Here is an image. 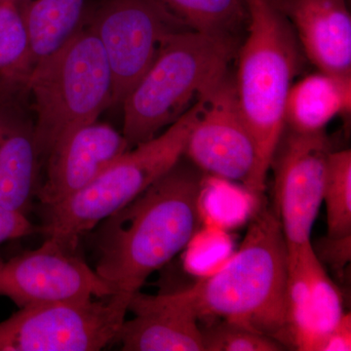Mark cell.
<instances>
[{
    "mask_svg": "<svg viewBox=\"0 0 351 351\" xmlns=\"http://www.w3.org/2000/svg\"><path fill=\"white\" fill-rule=\"evenodd\" d=\"M287 252L288 343L299 350L328 351L345 316L341 293L313 245Z\"/></svg>",
    "mask_w": 351,
    "mask_h": 351,
    "instance_id": "4fadbf2b",
    "label": "cell"
},
{
    "mask_svg": "<svg viewBox=\"0 0 351 351\" xmlns=\"http://www.w3.org/2000/svg\"><path fill=\"white\" fill-rule=\"evenodd\" d=\"M184 161L100 223L96 270L115 294L132 297L184 250L199 228L205 181Z\"/></svg>",
    "mask_w": 351,
    "mask_h": 351,
    "instance_id": "6da1fadb",
    "label": "cell"
},
{
    "mask_svg": "<svg viewBox=\"0 0 351 351\" xmlns=\"http://www.w3.org/2000/svg\"><path fill=\"white\" fill-rule=\"evenodd\" d=\"M204 351H280L286 350L276 339L234 323L221 320L202 330Z\"/></svg>",
    "mask_w": 351,
    "mask_h": 351,
    "instance_id": "7402d4cb",
    "label": "cell"
},
{
    "mask_svg": "<svg viewBox=\"0 0 351 351\" xmlns=\"http://www.w3.org/2000/svg\"><path fill=\"white\" fill-rule=\"evenodd\" d=\"M75 249L51 237L34 250L0 263V295L19 308L115 294Z\"/></svg>",
    "mask_w": 351,
    "mask_h": 351,
    "instance_id": "8fae6325",
    "label": "cell"
},
{
    "mask_svg": "<svg viewBox=\"0 0 351 351\" xmlns=\"http://www.w3.org/2000/svg\"><path fill=\"white\" fill-rule=\"evenodd\" d=\"M85 0H23L31 68L59 48L83 22Z\"/></svg>",
    "mask_w": 351,
    "mask_h": 351,
    "instance_id": "ac0fdd59",
    "label": "cell"
},
{
    "mask_svg": "<svg viewBox=\"0 0 351 351\" xmlns=\"http://www.w3.org/2000/svg\"><path fill=\"white\" fill-rule=\"evenodd\" d=\"M41 159L69 134L113 105L112 77L103 46L87 22L32 66L25 80Z\"/></svg>",
    "mask_w": 351,
    "mask_h": 351,
    "instance_id": "5b68a950",
    "label": "cell"
},
{
    "mask_svg": "<svg viewBox=\"0 0 351 351\" xmlns=\"http://www.w3.org/2000/svg\"><path fill=\"white\" fill-rule=\"evenodd\" d=\"M115 341L124 351H204L200 317L189 288L156 295H132Z\"/></svg>",
    "mask_w": 351,
    "mask_h": 351,
    "instance_id": "9a60e30c",
    "label": "cell"
},
{
    "mask_svg": "<svg viewBox=\"0 0 351 351\" xmlns=\"http://www.w3.org/2000/svg\"><path fill=\"white\" fill-rule=\"evenodd\" d=\"M351 110V77L313 73L293 83L286 103V125L291 130L313 133Z\"/></svg>",
    "mask_w": 351,
    "mask_h": 351,
    "instance_id": "e0dca14e",
    "label": "cell"
},
{
    "mask_svg": "<svg viewBox=\"0 0 351 351\" xmlns=\"http://www.w3.org/2000/svg\"><path fill=\"white\" fill-rule=\"evenodd\" d=\"M25 80L0 75V205L27 215L38 195L43 159Z\"/></svg>",
    "mask_w": 351,
    "mask_h": 351,
    "instance_id": "7c38bea8",
    "label": "cell"
},
{
    "mask_svg": "<svg viewBox=\"0 0 351 351\" xmlns=\"http://www.w3.org/2000/svg\"><path fill=\"white\" fill-rule=\"evenodd\" d=\"M189 290L200 319L221 318L288 343L287 244L274 209H258L237 253Z\"/></svg>",
    "mask_w": 351,
    "mask_h": 351,
    "instance_id": "7a4b0ae2",
    "label": "cell"
},
{
    "mask_svg": "<svg viewBox=\"0 0 351 351\" xmlns=\"http://www.w3.org/2000/svg\"><path fill=\"white\" fill-rule=\"evenodd\" d=\"M87 23L110 66L112 106L122 105L168 36L189 29L154 0H103Z\"/></svg>",
    "mask_w": 351,
    "mask_h": 351,
    "instance_id": "ba28073f",
    "label": "cell"
},
{
    "mask_svg": "<svg viewBox=\"0 0 351 351\" xmlns=\"http://www.w3.org/2000/svg\"><path fill=\"white\" fill-rule=\"evenodd\" d=\"M191 110L152 140L132 147L93 182L59 204L46 207L44 232L75 249L80 237L137 198L184 157L201 107Z\"/></svg>",
    "mask_w": 351,
    "mask_h": 351,
    "instance_id": "8992f818",
    "label": "cell"
},
{
    "mask_svg": "<svg viewBox=\"0 0 351 351\" xmlns=\"http://www.w3.org/2000/svg\"><path fill=\"white\" fill-rule=\"evenodd\" d=\"M323 202L328 239H351V152H331L328 158Z\"/></svg>",
    "mask_w": 351,
    "mask_h": 351,
    "instance_id": "ffe728a7",
    "label": "cell"
},
{
    "mask_svg": "<svg viewBox=\"0 0 351 351\" xmlns=\"http://www.w3.org/2000/svg\"><path fill=\"white\" fill-rule=\"evenodd\" d=\"M247 36L239 46L234 76L240 110L256 149V165L244 188L260 202L279 142L285 132L289 92L302 66L292 25L274 0H245Z\"/></svg>",
    "mask_w": 351,
    "mask_h": 351,
    "instance_id": "3957f363",
    "label": "cell"
},
{
    "mask_svg": "<svg viewBox=\"0 0 351 351\" xmlns=\"http://www.w3.org/2000/svg\"><path fill=\"white\" fill-rule=\"evenodd\" d=\"M131 297L22 307L0 322V351H98L117 339Z\"/></svg>",
    "mask_w": 351,
    "mask_h": 351,
    "instance_id": "52a82bcc",
    "label": "cell"
},
{
    "mask_svg": "<svg viewBox=\"0 0 351 351\" xmlns=\"http://www.w3.org/2000/svg\"><path fill=\"white\" fill-rule=\"evenodd\" d=\"M23 0H0V2H21Z\"/></svg>",
    "mask_w": 351,
    "mask_h": 351,
    "instance_id": "cb8c5ba5",
    "label": "cell"
},
{
    "mask_svg": "<svg viewBox=\"0 0 351 351\" xmlns=\"http://www.w3.org/2000/svg\"><path fill=\"white\" fill-rule=\"evenodd\" d=\"M184 157L205 176L243 186L256 165V149L230 71L204 97Z\"/></svg>",
    "mask_w": 351,
    "mask_h": 351,
    "instance_id": "30bf717a",
    "label": "cell"
},
{
    "mask_svg": "<svg viewBox=\"0 0 351 351\" xmlns=\"http://www.w3.org/2000/svg\"><path fill=\"white\" fill-rule=\"evenodd\" d=\"M331 147L324 131L283 133L270 168L274 171V211L288 250L311 244V232L323 203Z\"/></svg>",
    "mask_w": 351,
    "mask_h": 351,
    "instance_id": "9c48e42d",
    "label": "cell"
},
{
    "mask_svg": "<svg viewBox=\"0 0 351 351\" xmlns=\"http://www.w3.org/2000/svg\"><path fill=\"white\" fill-rule=\"evenodd\" d=\"M29 40L20 2H0V75L27 78Z\"/></svg>",
    "mask_w": 351,
    "mask_h": 351,
    "instance_id": "44dd1931",
    "label": "cell"
},
{
    "mask_svg": "<svg viewBox=\"0 0 351 351\" xmlns=\"http://www.w3.org/2000/svg\"><path fill=\"white\" fill-rule=\"evenodd\" d=\"M27 215L0 205V245L9 240L22 239L36 232Z\"/></svg>",
    "mask_w": 351,
    "mask_h": 351,
    "instance_id": "603a6c76",
    "label": "cell"
},
{
    "mask_svg": "<svg viewBox=\"0 0 351 351\" xmlns=\"http://www.w3.org/2000/svg\"><path fill=\"white\" fill-rule=\"evenodd\" d=\"M130 149L122 132L105 122L96 120L75 129L46 158L36 198L44 207L59 204L86 188Z\"/></svg>",
    "mask_w": 351,
    "mask_h": 351,
    "instance_id": "5bb4252c",
    "label": "cell"
},
{
    "mask_svg": "<svg viewBox=\"0 0 351 351\" xmlns=\"http://www.w3.org/2000/svg\"><path fill=\"white\" fill-rule=\"evenodd\" d=\"M292 25L302 52L322 73L351 77L348 0H274Z\"/></svg>",
    "mask_w": 351,
    "mask_h": 351,
    "instance_id": "2e32d148",
    "label": "cell"
},
{
    "mask_svg": "<svg viewBox=\"0 0 351 351\" xmlns=\"http://www.w3.org/2000/svg\"><path fill=\"white\" fill-rule=\"evenodd\" d=\"M1 262H2V260H1V258H0V263H1Z\"/></svg>",
    "mask_w": 351,
    "mask_h": 351,
    "instance_id": "d4e9b609",
    "label": "cell"
},
{
    "mask_svg": "<svg viewBox=\"0 0 351 351\" xmlns=\"http://www.w3.org/2000/svg\"><path fill=\"white\" fill-rule=\"evenodd\" d=\"M237 36L181 29L164 40L149 68L122 103L129 147L152 140L181 119L230 71Z\"/></svg>",
    "mask_w": 351,
    "mask_h": 351,
    "instance_id": "277c9868",
    "label": "cell"
},
{
    "mask_svg": "<svg viewBox=\"0 0 351 351\" xmlns=\"http://www.w3.org/2000/svg\"><path fill=\"white\" fill-rule=\"evenodd\" d=\"M184 27L219 36H237L248 22L245 0H154Z\"/></svg>",
    "mask_w": 351,
    "mask_h": 351,
    "instance_id": "d6986e66",
    "label": "cell"
}]
</instances>
